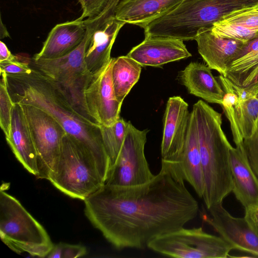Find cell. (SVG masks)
Instances as JSON below:
<instances>
[{"instance_id": "obj_15", "label": "cell", "mask_w": 258, "mask_h": 258, "mask_svg": "<svg viewBox=\"0 0 258 258\" xmlns=\"http://www.w3.org/2000/svg\"><path fill=\"white\" fill-rule=\"evenodd\" d=\"M195 40L199 53L207 66L223 76L246 43L216 35L211 28L201 30Z\"/></svg>"}, {"instance_id": "obj_36", "label": "cell", "mask_w": 258, "mask_h": 258, "mask_svg": "<svg viewBox=\"0 0 258 258\" xmlns=\"http://www.w3.org/2000/svg\"><path fill=\"white\" fill-rule=\"evenodd\" d=\"M16 59V56L11 53L6 45L3 42L0 41V62Z\"/></svg>"}, {"instance_id": "obj_26", "label": "cell", "mask_w": 258, "mask_h": 258, "mask_svg": "<svg viewBox=\"0 0 258 258\" xmlns=\"http://www.w3.org/2000/svg\"><path fill=\"white\" fill-rule=\"evenodd\" d=\"M258 120V94L244 101L239 109V124L244 139L254 132Z\"/></svg>"}, {"instance_id": "obj_34", "label": "cell", "mask_w": 258, "mask_h": 258, "mask_svg": "<svg viewBox=\"0 0 258 258\" xmlns=\"http://www.w3.org/2000/svg\"><path fill=\"white\" fill-rule=\"evenodd\" d=\"M0 70L1 72L7 74H17L30 73L32 69L29 62H21L16 58L14 60L1 62Z\"/></svg>"}, {"instance_id": "obj_12", "label": "cell", "mask_w": 258, "mask_h": 258, "mask_svg": "<svg viewBox=\"0 0 258 258\" xmlns=\"http://www.w3.org/2000/svg\"><path fill=\"white\" fill-rule=\"evenodd\" d=\"M209 216L206 221L234 249L250 253L258 256V236L245 218L231 215L222 203L207 209Z\"/></svg>"}, {"instance_id": "obj_21", "label": "cell", "mask_w": 258, "mask_h": 258, "mask_svg": "<svg viewBox=\"0 0 258 258\" xmlns=\"http://www.w3.org/2000/svg\"><path fill=\"white\" fill-rule=\"evenodd\" d=\"M183 0H121L116 6L115 18L140 27L164 15Z\"/></svg>"}, {"instance_id": "obj_22", "label": "cell", "mask_w": 258, "mask_h": 258, "mask_svg": "<svg viewBox=\"0 0 258 258\" xmlns=\"http://www.w3.org/2000/svg\"><path fill=\"white\" fill-rule=\"evenodd\" d=\"M211 70L203 63L191 62L181 72L180 80L190 94L221 105L225 92Z\"/></svg>"}, {"instance_id": "obj_13", "label": "cell", "mask_w": 258, "mask_h": 258, "mask_svg": "<svg viewBox=\"0 0 258 258\" xmlns=\"http://www.w3.org/2000/svg\"><path fill=\"white\" fill-rule=\"evenodd\" d=\"M190 112L188 104L180 96L170 97L164 116L161 145V161L174 163L182 153Z\"/></svg>"}, {"instance_id": "obj_27", "label": "cell", "mask_w": 258, "mask_h": 258, "mask_svg": "<svg viewBox=\"0 0 258 258\" xmlns=\"http://www.w3.org/2000/svg\"><path fill=\"white\" fill-rule=\"evenodd\" d=\"M0 81V125L6 138L10 136L12 110L14 102L10 94L7 74L1 72Z\"/></svg>"}, {"instance_id": "obj_33", "label": "cell", "mask_w": 258, "mask_h": 258, "mask_svg": "<svg viewBox=\"0 0 258 258\" xmlns=\"http://www.w3.org/2000/svg\"><path fill=\"white\" fill-rule=\"evenodd\" d=\"M81 5L83 13L78 19L93 18L99 14L110 0H78Z\"/></svg>"}, {"instance_id": "obj_19", "label": "cell", "mask_w": 258, "mask_h": 258, "mask_svg": "<svg viewBox=\"0 0 258 258\" xmlns=\"http://www.w3.org/2000/svg\"><path fill=\"white\" fill-rule=\"evenodd\" d=\"M230 161L236 198L244 209L258 206V177L250 165L243 144L231 148Z\"/></svg>"}, {"instance_id": "obj_9", "label": "cell", "mask_w": 258, "mask_h": 258, "mask_svg": "<svg viewBox=\"0 0 258 258\" xmlns=\"http://www.w3.org/2000/svg\"><path fill=\"white\" fill-rule=\"evenodd\" d=\"M147 130H139L128 121L126 136L115 163L110 168L105 184L132 186L151 181L155 176L144 153Z\"/></svg>"}, {"instance_id": "obj_28", "label": "cell", "mask_w": 258, "mask_h": 258, "mask_svg": "<svg viewBox=\"0 0 258 258\" xmlns=\"http://www.w3.org/2000/svg\"><path fill=\"white\" fill-rule=\"evenodd\" d=\"M211 30L216 35L239 40L245 43L258 36V29L226 23L221 21L214 23Z\"/></svg>"}, {"instance_id": "obj_37", "label": "cell", "mask_w": 258, "mask_h": 258, "mask_svg": "<svg viewBox=\"0 0 258 258\" xmlns=\"http://www.w3.org/2000/svg\"><path fill=\"white\" fill-rule=\"evenodd\" d=\"M9 37V33L6 28L3 25L2 20H1V38Z\"/></svg>"}, {"instance_id": "obj_11", "label": "cell", "mask_w": 258, "mask_h": 258, "mask_svg": "<svg viewBox=\"0 0 258 258\" xmlns=\"http://www.w3.org/2000/svg\"><path fill=\"white\" fill-rule=\"evenodd\" d=\"M114 58L101 70L93 74L85 91V99L90 117L100 125L110 126L120 117L121 104L117 100L112 83L111 70Z\"/></svg>"}, {"instance_id": "obj_25", "label": "cell", "mask_w": 258, "mask_h": 258, "mask_svg": "<svg viewBox=\"0 0 258 258\" xmlns=\"http://www.w3.org/2000/svg\"><path fill=\"white\" fill-rule=\"evenodd\" d=\"M128 124V121L120 117L110 126L101 125L102 141L110 160V168L117 158L126 136Z\"/></svg>"}, {"instance_id": "obj_35", "label": "cell", "mask_w": 258, "mask_h": 258, "mask_svg": "<svg viewBox=\"0 0 258 258\" xmlns=\"http://www.w3.org/2000/svg\"><path fill=\"white\" fill-rule=\"evenodd\" d=\"M244 217L258 236V206L245 208Z\"/></svg>"}, {"instance_id": "obj_6", "label": "cell", "mask_w": 258, "mask_h": 258, "mask_svg": "<svg viewBox=\"0 0 258 258\" xmlns=\"http://www.w3.org/2000/svg\"><path fill=\"white\" fill-rule=\"evenodd\" d=\"M0 237L15 252L32 256L46 257L54 245L43 227L4 186L0 191Z\"/></svg>"}, {"instance_id": "obj_31", "label": "cell", "mask_w": 258, "mask_h": 258, "mask_svg": "<svg viewBox=\"0 0 258 258\" xmlns=\"http://www.w3.org/2000/svg\"><path fill=\"white\" fill-rule=\"evenodd\" d=\"M87 253L86 248L80 244H71L63 242L54 245L46 256L48 258H76Z\"/></svg>"}, {"instance_id": "obj_17", "label": "cell", "mask_w": 258, "mask_h": 258, "mask_svg": "<svg viewBox=\"0 0 258 258\" xmlns=\"http://www.w3.org/2000/svg\"><path fill=\"white\" fill-rule=\"evenodd\" d=\"M169 163L175 168L184 181L190 184L198 196L202 198L205 189L204 178L196 124L192 111L181 156L176 162Z\"/></svg>"}, {"instance_id": "obj_29", "label": "cell", "mask_w": 258, "mask_h": 258, "mask_svg": "<svg viewBox=\"0 0 258 258\" xmlns=\"http://www.w3.org/2000/svg\"><path fill=\"white\" fill-rule=\"evenodd\" d=\"M221 106L229 120L235 145H242L243 139L240 132L237 115L240 102L237 97L232 93L225 92Z\"/></svg>"}, {"instance_id": "obj_7", "label": "cell", "mask_w": 258, "mask_h": 258, "mask_svg": "<svg viewBox=\"0 0 258 258\" xmlns=\"http://www.w3.org/2000/svg\"><path fill=\"white\" fill-rule=\"evenodd\" d=\"M91 37L92 35L86 33L79 46L63 56L50 59H32L29 64L54 80L66 92L76 109L95 122L89 114L85 99V91L93 76L85 60Z\"/></svg>"}, {"instance_id": "obj_2", "label": "cell", "mask_w": 258, "mask_h": 258, "mask_svg": "<svg viewBox=\"0 0 258 258\" xmlns=\"http://www.w3.org/2000/svg\"><path fill=\"white\" fill-rule=\"evenodd\" d=\"M30 67L32 70L29 73L7 74L13 101L38 107L52 116L68 135L92 154L107 177L110 164L103 145L101 125L81 114L54 80Z\"/></svg>"}, {"instance_id": "obj_1", "label": "cell", "mask_w": 258, "mask_h": 258, "mask_svg": "<svg viewBox=\"0 0 258 258\" xmlns=\"http://www.w3.org/2000/svg\"><path fill=\"white\" fill-rule=\"evenodd\" d=\"M94 226L117 249H143L154 239L184 227L199 212L196 200L169 163L149 182L132 186L104 184L84 200Z\"/></svg>"}, {"instance_id": "obj_4", "label": "cell", "mask_w": 258, "mask_h": 258, "mask_svg": "<svg viewBox=\"0 0 258 258\" xmlns=\"http://www.w3.org/2000/svg\"><path fill=\"white\" fill-rule=\"evenodd\" d=\"M257 5L258 0H183L168 13L141 27L145 37L195 40L201 30L211 28L226 15Z\"/></svg>"}, {"instance_id": "obj_32", "label": "cell", "mask_w": 258, "mask_h": 258, "mask_svg": "<svg viewBox=\"0 0 258 258\" xmlns=\"http://www.w3.org/2000/svg\"><path fill=\"white\" fill-rule=\"evenodd\" d=\"M243 146L250 165L258 177V120L253 134L243 140Z\"/></svg>"}, {"instance_id": "obj_3", "label": "cell", "mask_w": 258, "mask_h": 258, "mask_svg": "<svg viewBox=\"0 0 258 258\" xmlns=\"http://www.w3.org/2000/svg\"><path fill=\"white\" fill-rule=\"evenodd\" d=\"M198 137L204 175L203 196L207 209L220 203L232 191L230 153L232 146L222 127L221 114L202 100L192 110Z\"/></svg>"}, {"instance_id": "obj_20", "label": "cell", "mask_w": 258, "mask_h": 258, "mask_svg": "<svg viewBox=\"0 0 258 258\" xmlns=\"http://www.w3.org/2000/svg\"><path fill=\"white\" fill-rule=\"evenodd\" d=\"M125 24L114 16L94 32L85 56L87 68L92 75L99 72L109 62L113 44Z\"/></svg>"}, {"instance_id": "obj_18", "label": "cell", "mask_w": 258, "mask_h": 258, "mask_svg": "<svg viewBox=\"0 0 258 258\" xmlns=\"http://www.w3.org/2000/svg\"><path fill=\"white\" fill-rule=\"evenodd\" d=\"M85 34L84 20L77 19L58 24L52 29L41 50L32 59H50L63 56L79 46Z\"/></svg>"}, {"instance_id": "obj_5", "label": "cell", "mask_w": 258, "mask_h": 258, "mask_svg": "<svg viewBox=\"0 0 258 258\" xmlns=\"http://www.w3.org/2000/svg\"><path fill=\"white\" fill-rule=\"evenodd\" d=\"M106 179L92 154L67 134L59 157L47 180L65 195L84 201L103 185Z\"/></svg>"}, {"instance_id": "obj_16", "label": "cell", "mask_w": 258, "mask_h": 258, "mask_svg": "<svg viewBox=\"0 0 258 258\" xmlns=\"http://www.w3.org/2000/svg\"><path fill=\"white\" fill-rule=\"evenodd\" d=\"M16 158L30 173L39 174L38 154L21 105L14 102L12 112L11 133L6 138Z\"/></svg>"}, {"instance_id": "obj_24", "label": "cell", "mask_w": 258, "mask_h": 258, "mask_svg": "<svg viewBox=\"0 0 258 258\" xmlns=\"http://www.w3.org/2000/svg\"><path fill=\"white\" fill-rule=\"evenodd\" d=\"M142 66L131 57L114 58L111 76L116 97L122 104L125 97L139 80Z\"/></svg>"}, {"instance_id": "obj_23", "label": "cell", "mask_w": 258, "mask_h": 258, "mask_svg": "<svg viewBox=\"0 0 258 258\" xmlns=\"http://www.w3.org/2000/svg\"><path fill=\"white\" fill-rule=\"evenodd\" d=\"M224 77L239 87L258 92V36L245 43Z\"/></svg>"}, {"instance_id": "obj_14", "label": "cell", "mask_w": 258, "mask_h": 258, "mask_svg": "<svg viewBox=\"0 0 258 258\" xmlns=\"http://www.w3.org/2000/svg\"><path fill=\"white\" fill-rule=\"evenodd\" d=\"M183 41L168 37H145L127 55L142 67H159L191 56Z\"/></svg>"}, {"instance_id": "obj_8", "label": "cell", "mask_w": 258, "mask_h": 258, "mask_svg": "<svg viewBox=\"0 0 258 258\" xmlns=\"http://www.w3.org/2000/svg\"><path fill=\"white\" fill-rule=\"evenodd\" d=\"M147 247L164 255L183 258H225L234 249L222 237L201 227H182L154 239Z\"/></svg>"}, {"instance_id": "obj_10", "label": "cell", "mask_w": 258, "mask_h": 258, "mask_svg": "<svg viewBox=\"0 0 258 258\" xmlns=\"http://www.w3.org/2000/svg\"><path fill=\"white\" fill-rule=\"evenodd\" d=\"M20 104L38 154L39 174L37 177L48 179L59 157L67 133L47 112L32 105Z\"/></svg>"}, {"instance_id": "obj_30", "label": "cell", "mask_w": 258, "mask_h": 258, "mask_svg": "<svg viewBox=\"0 0 258 258\" xmlns=\"http://www.w3.org/2000/svg\"><path fill=\"white\" fill-rule=\"evenodd\" d=\"M220 21L258 29V5L234 11L225 16Z\"/></svg>"}]
</instances>
